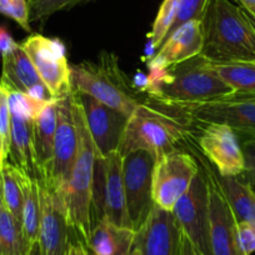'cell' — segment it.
I'll return each instance as SVG.
<instances>
[{
	"instance_id": "1",
	"label": "cell",
	"mask_w": 255,
	"mask_h": 255,
	"mask_svg": "<svg viewBox=\"0 0 255 255\" xmlns=\"http://www.w3.org/2000/svg\"><path fill=\"white\" fill-rule=\"evenodd\" d=\"M133 84L155 103L204 102L234 93L203 55L163 69H149L148 75H136Z\"/></svg>"
},
{
	"instance_id": "2",
	"label": "cell",
	"mask_w": 255,
	"mask_h": 255,
	"mask_svg": "<svg viewBox=\"0 0 255 255\" xmlns=\"http://www.w3.org/2000/svg\"><path fill=\"white\" fill-rule=\"evenodd\" d=\"M70 82L73 92L89 95L128 118L148 102L123 72L119 58L110 51H102L95 61L72 64Z\"/></svg>"
},
{
	"instance_id": "3",
	"label": "cell",
	"mask_w": 255,
	"mask_h": 255,
	"mask_svg": "<svg viewBox=\"0 0 255 255\" xmlns=\"http://www.w3.org/2000/svg\"><path fill=\"white\" fill-rule=\"evenodd\" d=\"M200 55L210 63L255 61V31L242 8L229 0H212L203 19Z\"/></svg>"
},
{
	"instance_id": "4",
	"label": "cell",
	"mask_w": 255,
	"mask_h": 255,
	"mask_svg": "<svg viewBox=\"0 0 255 255\" xmlns=\"http://www.w3.org/2000/svg\"><path fill=\"white\" fill-rule=\"evenodd\" d=\"M75 120L79 133V149L69 179L61 190H58L64 199L68 220L75 240L88 247L92 233V190L95 160L99 156L93 139L88 130L79 102L73 92Z\"/></svg>"
},
{
	"instance_id": "5",
	"label": "cell",
	"mask_w": 255,
	"mask_h": 255,
	"mask_svg": "<svg viewBox=\"0 0 255 255\" xmlns=\"http://www.w3.org/2000/svg\"><path fill=\"white\" fill-rule=\"evenodd\" d=\"M189 128L148 100L139 105L128 119L118 151L125 156L131 151L145 150L156 160L164 154L179 150L178 146L190 135Z\"/></svg>"
},
{
	"instance_id": "6",
	"label": "cell",
	"mask_w": 255,
	"mask_h": 255,
	"mask_svg": "<svg viewBox=\"0 0 255 255\" xmlns=\"http://www.w3.org/2000/svg\"><path fill=\"white\" fill-rule=\"evenodd\" d=\"M151 103L189 127L222 124L232 128L239 138L255 136V94L232 93L194 103Z\"/></svg>"
},
{
	"instance_id": "7",
	"label": "cell",
	"mask_w": 255,
	"mask_h": 255,
	"mask_svg": "<svg viewBox=\"0 0 255 255\" xmlns=\"http://www.w3.org/2000/svg\"><path fill=\"white\" fill-rule=\"evenodd\" d=\"M58 122L54 138L53 159L45 178L39 183L61 190L69 179L79 149V133L73 105V90L56 99Z\"/></svg>"
},
{
	"instance_id": "8",
	"label": "cell",
	"mask_w": 255,
	"mask_h": 255,
	"mask_svg": "<svg viewBox=\"0 0 255 255\" xmlns=\"http://www.w3.org/2000/svg\"><path fill=\"white\" fill-rule=\"evenodd\" d=\"M155 158L145 150H135L123 156V183L128 217L138 232L154 208L153 170Z\"/></svg>"
},
{
	"instance_id": "9",
	"label": "cell",
	"mask_w": 255,
	"mask_h": 255,
	"mask_svg": "<svg viewBox=\"0 0 255 255\" xmlns=\"http://www.w3.org/2000/svg\"><path fill=\"white\" fill-rule=\"evenodd\" d=\"M173 214L181 232L202 255H212L210 249L209 188L204 169L198 171L188 190L176 202Z\"/></svg>"
},
{
	"instance_id": "10",
	"label": "cell",
	"mask_w": 255,
	"mask_h": 255,
	"mask_svg": "<svg viewBox=\"0 0 255 255\" xmlns=\"http://www.w3.org/2000/svg\"><path fill=\"white\" fill-rule=\"evenodd\" d=\"M20 45L54 99H59L72 90L70 64L65 46L59 39L31 34Z\"/></svg>"
},
{
	"instance_id": "11",
	"label": "cell",
	"mask_w": 255,
	"mask_h": 255,
	"mask_svg": "<svg viewBox=\"0 0 255 255\" xmlns=\"http://www.w3.org/2000/svg\"><path fill=\"white\" fill-rule=\"evenodd\" d=\"M199 170L195 159L180 150L170 151L156 159L153 170L154 205L171 212Z\"/></svg>"
},
{
	"instance_id": "12",
	"label": "cell",
	"mask_w": 255,
	"mask_h": 255,
	"mask_svg": "<svg viewBox=\"0 0 255 255\" xmlns=\"http://www.w3.org/2000/svg\"><path fill=\"white\" fill-rule=\"evenodd\" d=\"M40 195V227L39 245L43 255H67L70 243L74 242L68 220L65 204L58 190L39 183Z\"/></svg>"
},
{
	"instance_id": "13",
	"label": "cell",
	"mask_w": 255,
	"mask_h": 255,
	"mask_svg": "<svg viewBox=\"0 0 255 255\" xmlns=\"http://www.w3.org/2000/svg\"><path fill=\"white\" fill-rule=\"evenodd\" d=\"M74 94L82 108L88 130L100 158H105L113 151H117L129 118L89 95L75 92Z\"/></svg>"
},
{
	"instance_id": "14",
	"label": "cell",
	"mask_w": 255,
	"mask_h": 255,
	"mask_svg": "<svg viewBox=\"0 0 255 255\" xmlns=\"http://www.w3.org/2000/svg\"><path fill=\"white\" fill-rule=\"evenodd\" d=\"M197 136L200 150L209 159L220 176H240L245 163L240 138L232 128L222 124L199 125Z\"/></svg>"
},
{
	"instance_id": "15",
	"label": "cell",
	"mask_w": 255,
	"mask_h": 255,
	"mask_svg": "<svg viewBox=\"0 0 255 255\" xmlns=\"http://www.w3.org/2000/svg\"><path fill=\"white\" fill-rule=\"evenodd\" d=\"M183 232L173 212L154 205L148 219L136 232V255H181Z\"/></svg>"
},
{
	"instance_id": "16",
	"label": "cell",
	"mask_w": 255,
	"mask_h": 255,
	"mask_svg": "<svg viewBox=\"0 0 255 255\" xmlns=\"http://www.w3.org/2000/svg\"><path fill=\"white\" fill-rule=\"evenodd\" d=\"M209 188L210 249L212 255H240L237 243V219L217 180V174L204 164Z\"/></svg>"
},
{
	"instance_id": "17",
	"label": "cell",
	"mask_w": 255,
	"mask_h": 255,
	"mask_svg": "<svg viewBox=\"0 0 255 255\" xmlns=\"http://www.w3.org/2000/svg\"><path fill=\"white\" fill-rule=\"evenodd\" d=\"M204 44L203 21L191 20L168 36L148 61L149 69H163L202 54Z\"/></svg>"
},
{
	"instance_id": "18",
	"label": "cell",
	"mask_w": 255,
	"mask_h": 255,
	"mask_svg": "<svg viewBox=\"0 0 255 255\" xmlns=\"http://www.w3.org/2000/svg\"><path fill=\"white\" fill-rule=\"evenodd\" d=\"M1 58H3V73H1L0 84H3L9 90L25 93L36 99L46 100V102L54 99L20 44H18L13 50L6 53Z\"/></svg>"
},
{
	"instance_id": "19",
	"label": "cell",
	"mask_w": 255,
	"mask_h": 255,
	"mask_svg": "<svg viewBox=\"0 0 255 255\" xmlns=\"http://www.w3.org/2000/svg\"><path fill=\"white\" fill-rule=\"evenodd\" d=\"M11 136L8 161L29 178L40 181L35 149H34L33 119L24 114L10 110Z\"/></svg>"
},
{
	"instance_id": "20",
	"label": "cell",
	"mask_w": 255,
	"mask_h": 255,
	"mask_svg": "<svg viewBox=\"0 0 255 255\" xmlns=\"http://www.w3.org/2000/svg\"><path fill=\"white\" fill-rule=\"evenodd\" d=\"M104 183V219L120 227L131 228L127 212L124 183H123V156L113 151L105 156Z\"/></svg>"
},
{
	"instance_id": "21",
	"label": "cell",
	"mask_w": 255,
	"mask_h": 255,
	"mask_svg": "<svg viewBox=\"0 0 255 255\" xmlns=\"http://www.w3.org/2000/svg\"><path fill=\"white\" fill-rule=\"evenodd\" d=\"M136 230L102 219L93 227L88 249L92 255H131Z\"/></svg>"
},
{
	"instance_id": "22",
	"label": "cell",
	"mask_w": 255,
	"mask_h": 255,
	"mask_svg": "<svg viewBox=\"0 0 255 255\" xmlns=\"http://www.w3.org/2000/svg\"><path fill=\"white\" fill-rule=\"evenodd\" d=\"M56 122H58L56 99H53L44 107V109L39 113L33 122L34 149H35L36 161L40 171V181L45 178L53 159Z\"/></svg>"
},
{
	"instance_id": "23",
	"label": "cell",
	"mask_w": 255,
	"mask_h": 255,
	"mask_svg": "<svg viewBox=\"0 0 255 255\" xmlns=\"http://www.w3.org/2000/svg\"><path fill=\"white\" fill-rule=\"evenodd\" d=\"M215 174L237 222L247 223L255 228V191L239 176Z\"/></svg>"
},
{
	"instance_id": "24",
	"label": "cell",
	"mask_w": 255,
	"mask_h": 255,
	"mask_svg": "<svg viewBox=\"0 0 255 255\" xmlns=\"http://www.w3.org/2000/svg\"><path fill=\"white\" fill-rule=\"evenodd\" d=\"M21 185H23V232L28 244L33 247L39 240V227H40L39 181L21 173Z\"/></svg>"
},
{
	"instance_id": "25",
	"label": "cell",
	"mask_w": 255,
	"mask_h": 255,
	"mask_svg": "<svg viewBox=\"0 0 255 255\" xmlns=\"http://www.w3.org/2000/svg\"><path fill=\"white\" fill-rule=\"evenodd\" d=\"M212 68L234 93L255 94V61L212 63Z\"/></svg>"
},
{
	"instance_id": "26",
	"label": "cell",
	"mask_w": 255,
	"mask_h": 255,
	"mask_svg": "<svg viewBox=\"0 0 255 255\" xmlns=\"http://www.w3.org/2000/svg\"><path fill=\"white\" fill-rule=\"evenodd\" d=\"M23 225L5 207L0 212V255H29Z\"/></svg>"
},
{
	"instance_id": "27",
	"label": "cell",
	"mask_w": 255,
	"mask_h": 255,
	"mask_svg": "<svg viewBox=\"0 0 255 255\" xmlns=\"http://www.w3.org/2000/svg\"><path fill=\"white\" fill-rule=\"evenodd\" d=\"M0 191L4 207L23 225V185L21 173L9 161L0 171Z\"/></svg>"
},
{
	"instance_id": "28",
	"label": "cell",
	"mask_w": 255,
	"mask_h": 255,
	"mask_svg": "<svg viewBox=\"0 0 255 255\" xmlns=\"http://www.w3.org/2000/svg\"><path fill=\"white\" fill-rule=\"evenodd\" d=\"M181 0H164L159 8L156 18L154 20L151 31L148 34L149 38V55H154L156 53L163 41L165 40L171 25L178 14L179 5Z\"/></svg>"
},
{
	"instance_id": "29",
	"label": "cell",
	"mask_w": 255,
	"mask_h": 255,
	"mask_svg": "<svg viewBox=\"0 0 255 255\" xmlns=\"http://www.w3.org/2000/svg\"><path fill=\"white\" fill-rule=\"evenodd\" d=\"M82 1L85 0H29L30 23H39L43 28L53 14L73 8Z\"/></svg>"
},
{
	"instance_id": "30",
	"label": "cell",
	"mask_w": 255,
	"mask_h": 255,
	"mask_svg": "<svg viewBox=\"0 0 255 255\" xmlns=\"http://www.w3.org/2000/svg\"><path fill=\"white\" fill-rule=\"evenodd\" d=\"M11 114L9 107L8 88L0 84V144H1V161L6 163L10 149Z\"/></svg>"
},
{
	"instance_id": "31",
	"label": "cell",
	"mask_w": 255,
	"mask_h": 255,
	"mask_svg": "<svg viewBox=\"0 0 255 255\" xmlns=\"http://www.w3.org/2000/svg\"><path fill=\"white\" fill-rule=\"evenodd\" d=\"M210 1H212V0H181L180 5H179V9H178V14H176V18L175 20H174V24L171 25L166 38H168L170 34H173L179 26L188 23V21H191V20L203 21Z\"/></svg>"
},
{
	"instance_id": "32",
	"label": "cell",
	"mask_w": 255,
	"mask_h": 255,
	"mask_svg": "<svg viewBox=\"0 0 255 255\" xmlns=\"http://www.w3.org/2000/svg\"><path fill=\"white\" fill-rule=\"evenodd\" d=\"M49 102L36 99V98L25 94V93L9 90V107H10V110L21 113V114L29 117L33 120L38 117L39 113L44 109V107Z\"/></svg>"
},
{
	"instance_id": "33",
	"label": "cell",
	"mask_w": 255,
	"mask_h": 255,
	"mask_svg": "<svg viewBox=\"0 0 255 255\" xmlns=\"http://www.w3.org/2000/svg\"><path fill=\"white\" fill-rule=\"evenodd\" d=\"M0 14L13 19L20 28L31 33L29 0H0Z\"/></svg>"
},
{
	"instance_id": "34",
	"label": "cell",
	"mask_w": 255,
	"mask_h": 255,
	"mask_svg": "<svg viewBox=\"0 0 255 255\" xmlns=\"http://www.w3.org/2000/svg\"><path fill=\"white\" fill-rule=\"evenodd\" d=\"M243 154H244L245 169L239 176L255 191V136L240 138Z\"/></svg>"
},
{
	"instance_id": "35",
	"label": "cell",
	"mask_w": 255,
	"mask_h": 255,
	"mask_svg": "<svg viewBox=\"0 0 255 255\" xmlns=\"http://www.w3.org/2000/svg\"><path fill=\"white\" fill-rule=\"evenodd\" d=\"M237 243L240 255L255 253V228L247 223L237 222Z\"/></svg>"
},
{
	"instance_id": "36",
	"label": "cell",
	"mask_w": 255,
	"mask_h": 255,
	"mask_svg": "<svg viewBox=\"0 0 255 255\" xmlns=\"http://www.w3.org/2000/svg\"><path fill=\"white\" fill-rule=\"evenodd\" d=\"M16 45L18 43H15L10 33L4 26H0V55H5L6 53L13 50Z\"/></svg>"
},
{
	"instance_id": "37",
	"label": "cell",
	"mask_w": 255,
	"mask_h": 255,
	"mask_svg": "<svg viewBox=\"0 0 255 255\" xmlns=\"http://www.w3.org/2000/svg\"><path fill=\"white\" fill-rule=\"evenodd\" d=\"M67 255H92V253L88 249L87 245L83 244L79 240H74L70 243Z\"/></svg>"
},
{
	"instance_id": "38",
	"label": "cell",
	"mask_w": 255,
	"mask_h": 255,
	"mask_svg": "<svg viewBox=\"0 0 255 255\" xmlns=\"http://www.w3.org/2000/svg\"><path fill=\"white\" fill-rule=\"evenodd\" d=\"M181 255H202L193 244L189 242L188 238L183 234V248H181Z\"/></svg>"
},
{
	"instance_id": "39",
	"label": "cell",
	"mask_w": 255,
	"mask_h": 255,
	"mask_svg": "<svg viewBox=\"0 0 255 255\" xmlns=\"http://www.w3.org/2000/svg\"><path fill=\"white\" fill-rule=\"evenodd\" d=\"M237 3H239L240 8L245 9L249 11H255V0H235Z\"/></svg>"
},
{
	"instance_id": "40",
	"label": "cell",
	"mask_w": 255,
	"mask_h": 255,
	"mask_svg": "<svg viewBox=\"0 0 255 255\" xmlns=\"http://www.w3.org/2000/svg\"><path fill=\"white\" fill-rule=\"evenodd\" d=\"M243 13H244L245 18H247V20L249 21V24L252 25L253 30L255 31V11H249V10H245V9H243Z\"/></svg>"
},
{
	"instance_id": "41",
	"label": "cell",
	"mask_w": 255,
	"mask_h": 255,
	"mask_svg": "<svg viewBox=\"0 0 255 255\" xmlns=\"http://www.w3.org/2000/svg\"><path fill=\"white\" fill-rule=\"evenodd\" d=\"M29 255H43V253H41V249H40V245H39V242H36L35 244L31 247L30 252H29Z\"/></svg>"
},
{
	"instance_id": "42",
	"label": "cell",
	"mask_w": 255,
	"mask_h": 255,
	"mask_svg": "<svg viewBox=\"0 0 255 255\" xmlns=\"http://www.w3.org/2000/svg\"><path fill=\"white\" fill-rule=\"evenodd\" d=\"M4 208V203H3V197H1V191H0V212H1V209Z\"/></svg>"
},
{
	"instance_id": "43",
	"label": "cell",
	"mask_w": 255,
	"mask_h": 255,
	"mask_svg": "<svg viewBox=\"0 0 255 255\" xmlns=\"http://www.w3.org/2000/svg\"><path fill=\"white\" fill-rule=\"evenodd\" d=\"M0 161H1V144H0ZM1 163H3V161H1Z\"/></svg>"
},
{
	"instance_id": "44",
	"label": "cell",
	"mask_w": 255,
	"mask_h": 255,
	"mask_svg": "<svg viewBox=\"0 0 255 255\" xmlns=\"http://www.w3.org/2000/svg\"><path fill=\"white\" fill-rule=\"evenodd\" d=\"M3 165H4V164L0 161V171H1V169H3Z\"/></svg>"
},
{
	"instance_id": "45",
	"label": "cell",
	"mask_w": 255,
	"mask_h": 255,
	"mask_svg": "<svg viewBox=\"0 0 255 255\" xmlns=\"http://www.w3.org/2000/svg\"><path fill=\"white\" fill-rule=\"evenodd\" d=\"M131 255H136V254H135V253H134V250H133V254H131Z\"/></svg>"
}]
</instances>
